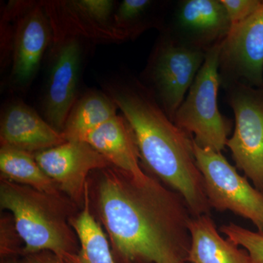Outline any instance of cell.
<instances>
[{
  "mask_svg": "<svg viewBox=\"0 0 263 263\" xmlns=\"http://www.w3.org/2000/svg\"><path fill=\"white\" fill-rule=\"evenodd\" d=\"M95 206L123 263L187 262L193 217L180 194L146 174L113 165L98 171Z\"/></svg>",
  "mask_w": 263,
  "mask_h": 263,
  "instance_id": "cell-1",
  "label": "cell"
},
{
  "mask_svg": "<svg viewBox=\"0 0 263 263\" xmlns=\"http://www.w3.org/2000/svg\"><path fill=\"white\" fill-rule=\"evenodd\" d=\"M110 94L133 129L141 159L151 172L182 196L193 217L210 215L193 137L175 124L139 81L115 86Z\"/></svg>",
  "mask_w": 263,
  "mask_h": 263,
  "instance_id": "cell-2",
  "label": "cell"
},
{
  "mask_svg": "<svg viewBox=\"0 0 263 263\" xmlns=\"http://www.w3.org/2000/svg\"><path fill=\"white\" fill-rule=\"evenodd\" d=\"M0 206L8 211L23 240V254L51 251L76 253L79 241L70 220L79 208L65 195H53L7 180L0 182Z\"/></svg>",
  "mask_w": 263,
  "mask_h": 263,
  "instance_id": "cell-3",
  "label": "cell"
},
{
  "mask_svg": "<svg viewBox=\"0 0 263 263\" xmlns=\"http://www.w3.org/2000/svg\"><path fill=\"white\" fill-rule=\"evenodd\" d=\"M221 44L207 52L201 68L173 119L180 129L193 137L197 146L217 152L226 148L231 131V123L218 108Z\"/></svg>",
  "mask_w": 263,
  "mask_h": 263,
  "instance_id": "cell-4",
  "label": "cell"
},
{
  "mask_svg": "<svg viewBox=\"0 0 263 263\" xmlns=\"http://www.w3.org/2000/svg\"><path fill=\"white\" fill-rule=\"evenodd\" d=\"M206 52L185 44L163 31L147 66L151 89L173 121L205 61Z\"/></svg>",
  "mask_w": 263,
  "mask_h": 263,
  "instance_id": "cell-5",
  "label": "cell"
},
{
  "mask_svg": "<svg viewBox=\"0 0 263 263\" xmlns=\"http://www.w3.org/2000/svg\"><path fill=\"white\" fill-rule=\"evenodd\" d=\"M194 154L211 208L230 211L263 232V193L240 176L221 152L201 148L194 141Z\"/></svg>",
  "mask_w": 263,
  "mask_h": 263,
  "instance_id": "cell-6",
  "label": "cell"
},
{
  "mask_svg": "<svg viewBox=\"0 0 263 263\" xmlns=\"http://www.w3.org/2000/svg\"><path fill=\"white\" fill-rule=\"evenodd\" d=\"M235 117L227 142L235 165L263 193V87L235 82L223 86Z\"/></svg>",
  "mask_w": 263,
  "mask_h": 263,
  "instance_id": "cell-7",
  "label": "cell"
},
{
  "mask_svg": "<svg viewBox=\"0 0 263 263\" xmlns=\"http://www.w3.org/2000/svg\"><path fill=\"white\" fill-rule=\"evenodd\" d=\"M221 86L243 83L263 87V0L240 23L230 27L219 57Z\"/></svg>",
  "mask_w": 263,
  "mask_h": 263,
  "instance_id": "cell-8",
  "label": "cell"
},
{
  "mask_svg": "<svg viewBox=\"0 0 263 263\" xmlns=\"http://www.w3.org/2000/svg\"><path fill=\"white\" fill-rule=\"evenodd\" d=\"M34 156L59 190L81 209L84 206L89 174L111 165L86 141H67Z\"/></svg>",
  "mask_w": 263,
  "mask_h": 263,
  "instance_id": "cell-9",
  "label": "cell"
},
{
  "mask_svg": "<svg viewBox=\"0 0 263 263\" xmlns=\"http://www.w3.org/2000/svg\"><path fill=\"white\" fill-rule=\"evenodd\" d=\"M230 29L221 0H183L176 5L167 29L181 42L207 53L223 42Z\"/></svg>",
  "mask_w": 263,
  "mask_h": 263,
  "instance_id": "cell-10",
  "label": "cell"
},
{
  "mask_svg": "<svg viewBox=\"0 0 263 263\" xmlns=\"http://www.w3.org/2000/svg\"><path fill=\"white\" fill-rule=\"evenodd\" d=\"M13 73L19 84H26L37 72L52 34L44 5L16 3L13 7Z\"/></svg>",
  "mask_w": 263,
  "mask_h": 263,
  "instance_id": "cell-11",
  "label": "cell"
},
{
  "mask_svg": "<svg viewBox=\"0 0 263 263\" xmlns=\"http://www.w3.org/2000/svg\"><path fill=\"white\" fill-rule=\"evenodd\" d=\"M81 58V45L76 37L60 43L48 80L45 100L48 122L62 132L75 104Z\"/></svg>",
  "mask_w": 263,
  "mask_h": 263,
  "instance_id": "cell-12",
  "label": "cell"
},
{
  "mask_svg": "<svg viewBox=\"0 0 263 263\" xmlns=\"http://www.w3.org/2000/svg\"><path fill=\"white\" fill-rule=\"evenodd\" d=\"M0 141L1 146L36 154L60 146L67 140L62 132L52 127L28 105L16 103L10 105L2 117Z\"/></svg>",
  "mask_w": 263,
  "mask_h": 263,
  "instance_id": "cell-13",
  "label": "cell"
},
{
  "mask_svg": "<svg viewBox=\"0 0 263 263\" xmlns=\"http://www.w3.org/2000/svg\"><path fill=\"white\" fill-rule=\"evenodd\" d=\"M111 165L138 177L146 175L140 164L134 133L125 118L115 116L86 137L85 141Z\"/></svg>",
  "mask_w": 263,
  "mask_h": 263,
  "instance_id": "cell-14",
  "label": "cell"
},
{
  "mask_svg": "<svg viewBox=\"0 0 263 263\" xmlns=\"http://www.w3.org/2000/svg\"><path fill=\"white\" fill-rule=\"evenodd\" d=\"M43 5L57 43L79 35L103 41L130 39L126 31L117 28L114 24L105 25L95 20L81 10L76 1L50 2Z\"/></svg>",
  "mask_w": 263,
  "mask_h": 263,
  "instance_id": "cell-15",
  "label": "cell"
},
{
  "mask_svg": "<svg viewBox=\"0 0 263 263\" xmlns=\"http://www.w3.org/2000/svg\"><path fill=\"white\" fill-rule=\"evenodd\" d=\"M191 245L190 263H252L245 249L219 234L210 215L192 218L189 224Z\"/></svg>",
  "mask_w": 263,
  "mask_h": 263,
  "instance_id": "cell-16",
  "label": "cell"
},
{
  "mask_svg": "<svg viewBox=\"0 0 263 263\" xmlns=\"http://www.w3.org/2000/svg\"><path fill=\"white\" fill-rule=\"evenodd\" d=\"M70 223L77 235L79 250L76 253L62 254L66 263H117L107 235L91 213L89 185L84 208L71 218Z\"/></svg>",
  "mask_w": 263,
  "mask_h": 263,
  "instance_id": "cell-17",
  "label": "cell"
},
{
  "mask_svg": "<svg viewBox=\"0 0 263 263\" xmlns=\"http://www.w3.org/2000/svg\"><path fill=\"white\" fill-rule=\"evenodd\" d=\"M118 107L111 98L91 92L72 107L62 133L67 141H84L86 137L104 123L117 116Z\"/></svg>",
  "mask_w": 263,
  "mask_h": 263,
  "instance_id": "cell-18",
  "label": "cell"
},
{
  "mask_svg": "<svg viewBox=\"0 0 263 263\" xmlns=\"http://www.w3.org/2000/svg\"><path fill=\"white\" fill-rule=\"evenodd\" d=\"M1 179L26 185L49 195L63 193L45 174L33 154L9 146L0 148Z\"/></svg>",
  "mask_w": 263,
  "mask_h": 263,
  "instance_id": "cell-19",
  "label": "cell"
},
{
  "mask_svg": "<svg viewBox=\"0 0 263 263\" xmlns=\"http://www.w3.org/2000/svg\"><path fill=\"white\" fill-rule=\"evenodd\" d=\"M153 5L155 2L150 0H124L114 15V25L126 31L130 39L152 27L162 28V24L152 20L148 15Z\"/></svg>",
  "mask_w": 263,
  "mask_h": 263,
  "instance_id": "cell-20",
  "label": "cell"
},
{
  "mask_svg": "<svg viewBox=\"0 0 263 263\" xmlns=\"http://www.w3.org/2000/svg\"><path fill=\"white\" fill-rule=\"evenodd\" d=\"M228 240L248 252L252 263H263V232L253 231L233 222L219 228Z\"/></svg>",
  "mask_w": 263,
  "mask_h": 263,
  "instance_id": "cell-21",
  "label": "cell"
},
{
  "mask_svg": "<svg viewBox=\"0 0 263 263\" xmlns=\"http://www.w3.org/2000/svg\"><path fill=\"white\" fill-rule=\"evenodd\" d=\"M0 255L1 259L18 258L23 254L24 245L11 214L2 215L0 219Z\"/></svg>",
  "mask_w": 263,
  "mask_h": 263,
  "instance_id": "cell-22",
  "label": "cell"
},
{
  "mask_svg": "<svg viewBox=\"0 0 263 263\" xmlns=\"http://www.w3.org/2000/svg\"><path fill=\"white\" fill-rule=\"evenodd\" d=\"M262 0H221L229 17L230 27L236 25L252 14Z\"/></svg>",
  "mask_w": 263,
  "mask_h": 263,
  "instance_id": "cell-23",
  "label": "cell"
},
{
  "mask_svg": "<svg viewBox=\"0 0 263 263\" xmlns=\"http://www.w3.org/2000/svg\"><path fill=\"white\" fill-rule=\"evenodd\" d=\"M76 5L100 23L112 25L110 15L114 8V2L110 0H77Z\"/></svg>",
  "mask_w": 263,
  "mask_h": 263,
  "instance_id": "cell-24",
  "label": "cell"
},
{
  "mask_svg": "<svg viewBox=\"0 0 263 263\" xmlns=\"http://www.w3.org/2000/svg\"><path fill=\"white\" fill-rule=\"evenodd\" d=\"M18 263H66L61 256L51 251H42L36 253L25 254L18 259Z\"/></svg>",
  "mask_w": 263,
  "mask_h": 263,
  "instance_id": "cell-25",
  "label": "cell"
},
{
  "mask_svg": "<svg viewBox=\"0 0 263 263\" xmlns=\"http://www.w3.org/2000/svg\"><path fill=\"white\" fill-rule=\"evenodd\" d=\"M1 263H18V258L2 259Z\"/></svg>",
  "mask_w": 263,
  "mask_h": 263,
  "instance_id": "cell-26",
  "label": "cell"
},
{
  "mask_svg": "<svg viewBox=\"0 0 263 263\" xmlns=\"http://www.w3.org/2000/svg\"><path fill=\"white\" fill-rule=\"evenodd\" d=\"M183 263H190V262H183Z\"/></svg>",
  "mask_w": 263,
  "mask_h": 263,
  "instance_id": "cell-27",
  "label": "cell"
}]
</instances>
